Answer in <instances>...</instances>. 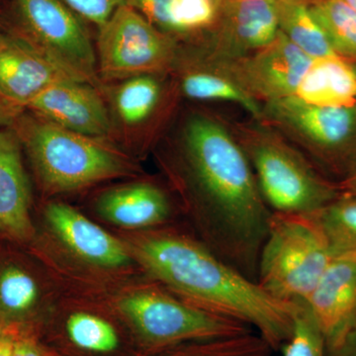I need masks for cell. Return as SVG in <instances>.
Instances as JSON below:
<instances>
[{"mask_svg":"<svg viewBox=\"0 0 356 356\" xmlns=\"http://www.w3.org/2000/svg\"><path fill=\"white\" fill-rule=\"evenodd\" d=\"M165 163L195 222L199 240L257 281L273 211L228 119L203 109L185 113Z\"/></svg>","mask_w":356,"mask_h":356,"instance_id":"6da1fadb","label":"cell"},{"mask_svg":"<svg viewBox=\"0 0 356 356\" xmlns=\"http://www.w3.org/2000/svg\"><path fill=\"white\" fill-rule=\"evenodd\" d=\"M132 250L159 284L191 305L248 325L274 350L291 337L300 303L274 298L199 238L149 229L135 236Z\"/></svg>","mask_w":356,"mask_h":356,"instance_id":"7a4b0ae2","label":"cell"},{"mask_svg":"<svg viewBox=\"0 0 356 356\" xmlns=\"http://www.w3.org/2000/svg\"><path fill=\"white\" fill-rule=\"evenodd\" d=\"M228 121L273 213L314 214L341 195L337 182L261 119Z\"/></svg>","mask_w":356,"mask_h":356,"instance_id":"3957f363","label":"cell"},{"mask_svg":"<svg viewBox=\"0 0 356 356\" xmlns=\"http://www.w3.org/2000/svg\"><path fill=\"white\" fill-rule=\"evenodd\" d=\"M10 128L50 193L79 191L134 172L133 163L106 140L72 132L32 112L21 113Z\"/></svg>","mask_w":356,"mask_h":356,"instance_id":"277c9868","label":"cell"},{"mask_svg":"<svg viewBox=\"0 0 356 356\" xmlns=\"http://www.w3.org/2000/svg\"><path fill=\"white\" fill-rule=\"evenodd\" d=\"M334 254L312 215L273 213L257 264V282L287 303H303Z\"/></svg>","mask_w":356,"mask_h":356,"instance_id":"5b68a950","label":"cell"},{"mask_svg":"<svg viewBox=\"0 0 356 356\" xmlns=\"http://www.w3.org/2000/svg\"><path fill=\"white\" fill-rule=\"evenodd\" d=\"M261 119L320 172L327 168L343 179L356 163V105L318 106L294 95L264 103Z\"/></svg>","mask_w":356,"mask_h":356,"instance_id":"8992f818","label":"cell"},{"mask_svg":"<svg viewBox=\"0 0 356 356\" xmlns=\"http://www.w3.org/2000/svg\"><path fill=\"white\" fill-rule=\"evenodd\" d=\"M119 307L147 343L158 348L254 331L238 321L187 303L163 285L136 290L124 296Z\"/></svg>","mask_w":356,"mask_h":356,"instance_id":"52a82bcc","label":"cell"},{"mask_svg":"<svg viewBox=\"0 0 356 356\" xmlns=\"http://www.w3.org/2000/svg\"><path fill=\"white\" fill-rule=\"evenodd\" d=\"M98 74L107 81L172 72L181 56L179 40L161 31L127 4L98 28Z\"/></svg>","mask_w":356,"mask_h":356,"instance_id":"ba28073f","label":"cell"},{"mask_svg":"<svg viewBox=\"0 0 356 356\" xmlns=\"http://www.w3.org/2000/svg\"><path fill=\"white\" fill-rule=\"evenodd\" d=\"M19 35L76 81L95 86L97 57L83 20L60 0H13Z\"/></svg>","mask_w":356,"mask_h":356,"instance_id":"9c48e42d","label":"cell"},{"mask_svg":"<svg viewBox=\"0 0 356 356\" xmlns=\"http://www.w3.org/2000/svg\"><path fill=\"white\" fill-rule=\"evenodd\" d=\"M278 0H221L215 24L187 50L206 60L247 57L274 41L280 33Z\"/></svg>","mask_w":356,"mask_h":356,"instance_id":"30bf717a","label":"cell"},{"mask_svg":"<svg viewBox=\"0 0 356 356\" xmlns=\"http://www.w3.org/2000/svg\"><path fill=\"white\" fill-rule=\"evenodd\" d=\"M206 62L221 70L245 92L264 104L296 95L313 58L280 31L273 42L247 57Z\"/></svg>","mask_w":356,"mask_h":356,"instance_id":"8fae6325","label":"cell"},{"mask_svg":"<svg viewBox=\"0 0 356 356\" xmlns=\"http://www.w3.org/2000/svg\"><path fill=\"white\" fill-rule=\"evenodd\" d=\"M93 84L65 81L42 91L26 107L72 132L106 140L113 132L108 108Z\"/></svg>","mask_w":356,"mask_h":356,"instance_id":"7c38bea8","label":"cell"},{"mask_svg":"<svg viewBox=\"0 0 356 356\" xmlns=\"http://www.w3.org/2000/svg\"><path fill=\"white\" fill-rule=\"evenodd\" d=\"M303 304L327 348L339 343L356 325V254L334 255Z\"/></svg>","mask_w":356,"mask_h":356,"instance_id":"4fadbf2b","label":"cell"},{"mask_svg":"<svg viewBox=\"0 0 356 356\" xmlns=\"http://www.w3.org/2000/svg\"><path fill=\"white\" fill-rule=\"evenodd\" d=\"M76 81L11 30L0 36V97L26 110L53 84Z\"/></svg>","mask_w":356,"mask_h":356,"instance_id":"5bb4252c","label":"cell"},{"mask_svg":"<svg viewBox=\"0 0 356 356\" xmlns=\"http://www.w3.org/2000/svg\"><path fill=\"white\" fill-rule=\"evenodd\" d=\"M21 149L22 145L13 129H0V235L26 242L32 238L34 228Z\"/></svg>","mask_w":356,"mask_h":356,"instance_id":"9a60e30c","label":"cell"},{"mask_svg":"<svg viewBox=\"0 0 356 356\" xmlns=\"http://www.w3.org/2000/svg\"><path fill=\"white\" fill-rule=\"evenodd\" d=\"M44 217L65 247L83 261L108 268L127 266L130 262L123 243L67 204H49Z\"/></svg>","mask_w":356,"mask_h":356,"instance_id":"2e32d148","label":"cell"},{"mask_svg":"<svg viewBox=\"0 0 356 356\" xmlns=\"http://www.w3.org/2000/svg\"><path fill=\"white\" fill-rule=\"evenodd\" d=\"M98 211L117 226L147 229L168 222L173 206L168 192L158 184L138 182L105 192L98 200Z\"/></svg>","mask_w":356,"mask_h":356,"instance_id":"e0dca14e","label":"cell"},{"mask_svg":"<svg viewBox=\"0 0 356 356\" xmlns=\"http://www.w3.org/2000/svg\"><path fill=\"white\" fill-rule=\"evenodd\" d=\"M172 72H177V92L187 99L234 103L242 107L252 118H261L264 104L245 92L221 70L192 55L184 47Z\"/></svg>","mask_w":356,"mask_h":356,"instance_id":"ac0fdd59","label":"cell"},{"mask_svg":"<svg viewBox=\"0 0 356 356\" xmlns=\"http://www.w3.org/2000/svg\"><path fill=\"white\" fill-rule=\"evenodd\" d=\"M295 96L318 106H353L356 105V67L339 56L316 58Z\"/></svg>","mask_w":356,"mask_h":356,"instance_id":"d6986e66","label":"cell"},{"mask_svg":"<svg viewBox=\"0 0 356 356\" xmlns=\"http://www.w3.org/2000/svg\"><path fill=\"white\" fill-rule=\"evenodd\" d=\"M280 31L308 57L337 56L307 0H278Z\"/></svg>","mask_w":356,"mask_h":356,"instance_id":"ffe728a7","label":"cell"},{"mask_svg":"<svg viewBox=\"0 0 356 356\" xmlns=\"http://www.w3.org/2000/svg\"><path fill=\"white\" fill-rule=\"evenodd\" d=\"M163 74H143L125 79L114 93L113 104L124 125L140 126L158 112L163 96Z\"/></svg>","mask_w":356,"mask_h":356,"instance_id":"44dd1931","label":"cell"},{"mask_svg":"<svg viewBox=\"0 0 356 356\" xmlns=\"http://www.w3.org/2000/svg\"><path fill=\"white\" fill-rule=\"evenodd\" d=\"M40 297L38 281L27 268L17 262H0V325L31 315Z\"/></svg>","mask_w":356,"mask_h":356,"instance_id":"7402d4cb","label":"cell"},{"mask_svg":"<svg viewBox=\"0 0 356 356\" xmlns=\"http://www.w3.org/2000/svg\"><path fill=\"white\" fill-rule=\"evenodd\" d=\"M308 3L334 53L356 60L355 11L344 0H308Z\"/></svg>","mask_w":356,"mask_h":356,"instance_id":"603a6c76","label":"cell"},{"mask_svg":"<svg viewBox=\"0 0 356 356\" xmlns=\"http://www.w3.org/2000/svg\"><path fill=\"white\" fill-rule=\"evenodd\" d=\"M327 238L332 254H356V196L341 193L311 214Z\"/></svg>","mask_w":356,"mask_h":356,"instance_id":"cb8c5ba5","label":"cell"},{"mask_svg":"<svg viewBox=\"0 0 356 356\" xmlns=\"http://www.w3.org/2000/svg\"><path fill=\"white\" fill-rule=\"evenodd\" d=\"M221 0H170V19L173 35L192 42L212 28Z\"/></svg>","mask_w":356,"mask_h":356,"instance_id":"d4e9b609","label":"cell"},{"mask_svg":"<svg viewBox=\"0 0 356 356\" xmlns=\"http://www.w3.org/2000/svg\"><path fill=\"white\" fill-rule=\"evenodd\" d=\"M275 350L254 331L191 343L165 356H274Z\"/></svg>","mask_w":356,"mask_h":356,"instance_id":"484cf974","label":"cell"},{"mask_svg":"<svg viewBox=\"0 0 356 356\" xmlns=\"http://www.w3.org/2000/svg\"><path fill=\"white\" fill-rule=\"evenodd\" d=\"M67 332L77 348L92 353H110L116 350L119 344L113 325L104 318L83 312L70 316Z\"/></svg>","mask_w":356,"mask_h":356,"instance_id":"4316f807","label":"cell"},{"mask_svg":"<svg viewBox=\"0 0 356 356\" xmlns=\"http://www.w3.org/2000/svg\"><path fill=\"white\" fill-rule=\"evenodd\" d=\"M280 351L282 356H329L325 337L303 303L295 316L291 337Z\"/></svg>","mask_w":356,"mask_h":356,"instance_id":"83f0119b","label":"cell"},{"mask_svg":"<svg viewBox=\"0 0 356 356\" xmlns=\"http://www.w3.org/2000/svg\"><path fill=\"white\" fill-rule=\"evenodd\" d=\"M81 19L102 27L125 0H60Z\"/></svg>","mask_w":356,"mask_h":356,"instance_id":"f1b7e54d","label":"cell"},{"mask_svg":"<svg viewBox=\"0 0 356 356\" xmlns=\"http://www.w3.org/2000/svg\"><path fill=\"white\" fill-rule=\"evenodd\" d=\"M125 4L138 11L161 31L175 37L170 19V0H125Z\"/></svg>","mask_w":356,"mask_h":356,"instance_id":"f546056e","label":"cell"},{"mask_svg":"<svg viewBox=\"0 0 356 356\" xmlns=\"http://www.w3.org/2000/svg\"><path fill=\"white\" fill-rule=\"evenodd\" d=\"M329 356H356V325L336 346L327 348Z\"/></svg>","mask_w":356,"mask_h":356,"instance_id":"4dcf8cb0","label":"cell"},{"mask_svg":"<svg viewBox=\"0 0 356 356\" xmlns=\"http://www.w3.org/2000/svg\"><path fill=\"white\" fill-rule=\"evenodd\" d=\"M25 110L13 106V104L0 97V129L11 127L14 121Z\"/></svg>","mask_w":356,"mask_h":356,"instance_id":"1f68e13d","label":"cell"},{"mask_svg":"<svg viewBox=\"0 0 356 356\" xmlns=\"http://www.w3.org/2000/svg\"><path fill=\"white\" fill-rule=\"evenodd\" d=\"M13 356H44L39 348L27 339H16Z\"/></svg>","mask_w":356,"mask_h":356,"instance_id":"d6a6232c","label":"cell"},{"mask_svg":"<svg viewBox=\"0 0 356 356\" xmlns=\"http://www.w3.org/2000/svg\"><path fill=\"white\" fill-rule=\"evenodd\" d=\"M339 191L346 195L356 196V163L348 175L337 182Z\"/></svg>","mask_w":356,"mask_h":356,"instance_id":"836d02e7","label":"cell"},{"mask_svg":"<svg viewBox=\"0 0 356 356\" xmlns=\"http://www.w3.org/2000/svg\"><path fill=\"white\" fill-rule=\"evenodd\" d=\"M15 337L10 332H0V356H13L16 343Z\"/></svg>","mask_w":356,"mask_h":356,"instance_id":"e575fe53","label":"cell"},{"mask_svg":"<svg viewBox=\"0 0 356 356\" xmlns=\"http://www.w3.org/2000/svg\"><path fill=\"white\" fill-rule=\"evenodd\" d=\"M355 11L356 13V0H344Z\"/></svg>","mask_w":356,"mask_h":356,"instance_id":"d590c367","label":"cell"},{"mask_svg":"<svg viewBox=\"0 0 356 356\" xmlns=\"http://www.w3.org/2000/svg\"><path fill=\"white\" fill-rule=\"evenodd\" d=\"M6 330V327H3V325H0V332L4 331Z\"/></svg>","mask_w":356,"mask_h":356,"instance_id":"8d00e7d4","label":"cell"},{"mask_svg":"<svg viewBox=\"0 0 356 356\" xmlns=\"http://www.w3.org/2000/svg\"><path fill=\"white\" fill-rule=\"evenodd\" d=\"M2 33H3V31H2L1 26H0V36H1Z\"/></svg>","mask_w":356,"mask_h":356,"instance_id":"74e56055","label":"cell"},{"mask_svg":"<svg viewBox=\"0 0 356 356\" xmlns=\"http://www.w3.org/2000/svg\"><path fill=\"white\" fill-rule=\"evenodd\" d=\"M307 1H308V0H307Z\"/></svg>","mask_w":356,"mask_h":356,"instance_id":"f35d334b","label":"cell"}]
</instances>
